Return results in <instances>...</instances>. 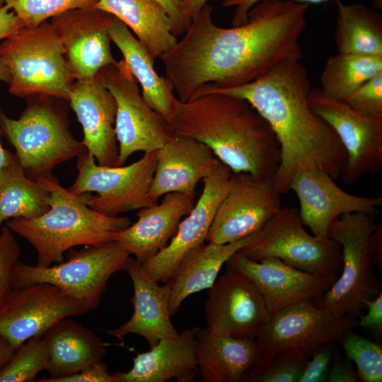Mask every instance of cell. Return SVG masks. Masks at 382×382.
<instances>
[{
	"label": "cell",
	"mask_w": 382,
	"mask_h": 382,
	"mask_svg": "<svg viewBox=\"0 0 382 382\" xmlns=\"http://www.w3.org/2000/svg\"><path fill=\"white\" fill-rule=\"evenodd\" d=\"M308 6L294 0H261L245 23L222 28L205 4L183 37L160 57L178 99L187 101L201 88L245 85L284 59L301 60L299 39Z\"/></svg>",
	"instance_id": "6da1fadb"
},
{
	"label": "cell",
	"mask_w": 382,
	"mask_h": 382,
	"mask_svg": "<svg viewBox=\"0 0 382 382\" xmlns=\"http://www.w3.org/2000/svg\"><path fill=\"white\" fill-rule=\"evenodd\" d=\"M311 89L306 67L300 60L287 59L249 83L201 88L192 98L208 92L238 96L268 122L280 146L281 161L272 180L282 195L289 191L300 170L316 168L337 178L346 163L347 153L337 134L308 103Z\"/></svg>",
	"instance_id": "7a4b0ae2"
},
{
	"label": "cell",
	"mask_w": 382,
	"mask_h": 382,
	"mask_svg": "<svg viewBox=\"0 0 382 382\" xmlns=\"http://www.w3.org/2000/svg\"><path fill=\"white\" fill-rule=\"evenodd\" d=\"M175 136L203 142L233 173L273 178L281 161L279 141L268 122L245 99L208 92L178 102L168 123Z\"/></svg>",
	"instance_id": "3957f363"
},
{
	"label": "cell",
	"mask_w": 382,
	"mask_h": 382,
	"mask_svg": "<svg viewBox=\"0 0 382 382\" xmlns=\"http://www.w3.org/2000/svg\"><path fill=\"white\" fill-rule=\"evenodd\" d=\"M38 180L49 191V209L35 218H13L6 223L13 233L34 247L38 266L63 261L64 253L76 246L110 241L113 233L132 224L127 216H108L93 209L87 204L88 192L73 193L53 175Z\"/></svg>",
	"instance_id": "277c9868"
},
{
	"label": "cell",
	"mask_w": 382,
	"mask_h": 382,
	"mask_svg": "<svg viewBox=\"0 0 382 382\" xmlns=\"http://www.w3.org/2000/svg\"><path fill=\"white\" fill-rule=\"evenodd\" d=\"M0 59L10 76L11 94L44 95L68 100L75 79L50 22L36 27L23 26L4 39Z\"/></svg>",
	"instance_id": "5b68a950"
},
{
	"label": "cell",
	"mask_w": 382,
	"mask_h": 382,
	"mask_svg": "<svg viewBox=\"0 0 382 382\" xmlns=\"http://www.w3.org/2000/svg\"><path fill=\"white\" fill-rule=\"evenodd\" d=\"M0 126L24 173L34 180L52 175L56 166L86 151L71 134L66 114L48 100L30 102L18 119L0 111Z\"/></svg>",
	"instance_id": "8992f818"
},
{
	"label": "cell",
	"mask_w": 382,
	"mask_h": 382,
	"mask_svg": "<svg viewBox=\"0 0 382 382\" xmlns=\"http://www.w3.org/2000/svg\"><path fill=\"white\" fill-rule=\"evenodd\" d=\"M375 216L362 212L346 214L330 226L327 236L340 243L341 274L318 301V305L337 316L359 318L365 301L381 292L374 275L370 240L377 227Z\"/></svg>",
	"instance_id": "52a82bcc"
},
{
	"label": "cell",
	"mask_w": 382,
	"mask_h": 382,
	"mask_svg": "<svg viewBox=\"0 0 382 382\" xmlns=\"http://www.w3.org/2000/svg\"><path fill=\"white\" fill-rule=\"evenodd\" d=\"M127 250L118 242L86 245L69 250L65 261L48 267L18 261L13 267V287L33 283L53 284L81 303L87 311L96 309L110 277L124 270Z\"/></svg>",
	"instance_id": "ba28073f"
},
{
	"label": "cell",
	"mask_w": 382,
	"mask_h": 382,
	"mask_svg": "<svg viewBox=\"0 0 382 382\" xmlns=\"http://www.w3.org/2000/svg\"><path fill=\"white\" fill-rule=\"evenodd\" d=\"M237 253L256 261L276 257L315 274L338 275L342 266L340 243L308 233L296 207H282Z\"/></svg>",
	"instance_id": "9c48e42d"
},
{
	"label": "cell",
	"mask_w": 382,
	"mask_h": 382,
	"mask_svg": "<svg viewBox=\"0 0 382 382\" xmlns=\"http://www.w3.org/2000/svg\"><path fill=\"white\" fill-rule=\"evenodd\" d=\"M77 158L78 175L68 189L77 195L88 192L87 204L97 212L117 216L157 203L149 195L157 151L125 166H100L87 151Z\"/></svg>",
	"instance_id": "30bf717a"
},
{
	"label": "cell",
	"mask_w": 382,
	"mask_h": 382,
	"mask_svg": "<svg viewBox=\"0 0 382 382\" xmlns=\"http://www.w3.org/2000/svg\"><path fill=\"white\" fill-rule=\"evenodd\" d=\"M98 74L116 103L118 166L137 151L149 154L159 150L173 137L168 124L143 98L138 82L123 59L102 68Z\"/></svg>",
	"instance_id": "8fae6325"
},
{
	"label": "cell",
	"mask_w": 382,
	"mask_h": 382,
	"mask_svg": "<svg viewBox=\"0 0 382 382\" xmlns=\"http://www.w3.org/2000/svg\"><path fill=\"white\" fill-rule=\"evenodd\" d=\"M357 327V318L337 316L313 301L291 304L272 315L255 337L258 353L256 364L290 348L310 357L319 347L330 342H340Z\"/></svg>",
	"instance_id": "7c38bea8"
},
{
	"label": "cell",
	"mask_w": 382,
	"mask_h": 382,
	"mask_svg": "<svg viewBox=\"0 0 382 382\" xmlns=\"http://www.w3.org/2000/svg\"><path fill=\"white\" fill-rule=\"evenodd\" d=\"M308 100L334 129L346 151L342 181L350 185L362 177L378 173L382 166V115L358 112L345 102L325 96L319 88L311 89Z\"/></svg>",
	"instance_id": "4fadbf2b"
},
{
	"label": "cell",
	"mask_w": 382,
	"mask_h": 382,
	"mask_svg": "<svg viewBox=\"0 0 382 382\" xmlns=\"http://www.w3.org/2000/svg\"><path fill=\"white\" fill-rule=\"evenodd\" d=\"M280 195L272 178L232 173L207 242L226 244L257 233L282 207Z\"/></svg>",
	"instance_id": "5bb4252c"
},
{
	"label": "cell",
	"mask_w": 382,
	"mask_h": 382,
	"mask_svg": "<svg viewBox=\"0 0 382 382\" xmlns=\"http://www.w3.org/2000/svg\"><path fill=\"white\" fill-rule=\"evenodd\" d=\"M87 312L81 303L53 284L14 287L0 303V335L16 350L58 320Z\"/></svg>",
	"instance_id": "9a60e30c"
},
{
	"label": "cell",
	"mask_w": 382,
	"mask_h": 382,
	"mask_svg": "<svg viewBox=\"0 0 382 382\" xmlns=\"http://www.w3.org/2000/svg\"><path fill=\"white\" fill-rule=\"evenodd\" d=\"M232 173L220 161L214 171L203 180L200 197L191 212L181 220L168 244L140 263L142 272L148 278L156 282H168L183 258L207 241L208 232L227 191Z\"/></svg>",
	"instance_id": "2e32d148"
},
{
	"label": "cell",
	"mask_w": 382,
	"mask_h": 382,
	"mask_svg": "<svg viewBox=\"0 0 382 382\" xmlns=\"http://www.w3.org/2000/svg\"><path fill=\"white\" fill-rule=\"evenodd\" d=\"M209 289L204 311L213 332L255 339L271 317L255 285L228 267Z\"/></svg>",
	"instance_id": "e0dca14e"
},
{
	"label": "cell",
	"mask_w": 382,
	"mask_h": 382,
	"mask_svg": "<svg viewBox=\"0 0 382 382\" xmlns=\"http://www.w3.org/2000/svg\"><path fill=\"white\" fill-rule=\"evenodd\" d=\"M114 16L93 6L75 8L51 18L76 80H88L116 60L108 28Z\"/></svg>",
	"instance_id": "ac0fdd59"
},
{
	"label": "cell",
	"mask_w": 382,
	"mask_h": 382,
	"mask_svg": "<svg viewBox=\"0 0 382 382\" xmlns=\"http://www.w3.org/2000/svg\"><path fill=\"white\" fill-rule=\"evenodd\" d=\"M226 265L255 285L270 316L300 301H319L337 278L304 272L276 257L256 261L237 253Z\"/></svg>",
	"instance_id": "d6986e66"
},
{
	"label": "cell",
	"mask_w": 382,
	"mask_h": 382,
	"mask_svg": "<svg viewBox=\"0 0 382 382\" xmlns=\"http://www.w3.org/2000/svg\"><path fill=\"white\" fill-rule=\"evenodd\" d=\"M326 172L316 168L299 170L289 183L299 199V215L303 226L317 237L328 236L331 224L341 216L362 212L376 215L382 198L348 193Z\"/></svg>",
	"instance_id": "ffe728a7"
},
{
	"label": "cell",
	"mask_w": 382,
	"mask_h": 382,
	"mask_svg": "<svg viewBox=\"0 0 382 382\" xmlns=\"http://www.w3.org/2000/svg\"><path fill=\"white\" fill-rule=\"evenodd\" d=\"M68 101L82 127L81 142L86 151L100 166H118L116 103L99 75L88 80H76L71 86Z\"/></svg>",
	"instance_id": "44dd1931"
},
{
	"label": "cell",
	"mask_w": 382,
	"mask_h": 382,
	"mask_svg": "<svg viewBox=\"0 0 382 382\" xmlns=\"http://www.w3.org/2000/svg\"><path fill=\"white\" fill-rule=\"evenodd\" d=\"M220 161L203 142L175 136L157 151L156 167L149 195L156 202L169 192L195 195L200 181L209 176Z\"/></svg>",
	"instance_id": "7402d4cb"
},
{
	"label": "cell",
	"mask_w": 382,
	"mask_h": 382,
	"mask_svg": "<svg viewBox=\"0 0 382 382\" xmlns=\"http://www.w3.org/2000/svg\"><path fill=\"white\" fill-rule=\"evenodd\" d=\"M195 204V195L167 193L160 203L139 209L137 221L113 233L112 240L120 243L141 263L168 244L182 219Z\"/></svg>",
	"instance_id": "603a6c76"
},
{
	"label": "cell",
	"mask_w": 382,
	"mask_h": 382,
	"mask_svg": "<svg viewBox=\"0 0 382 382\" xmlns=\"http://www.w3.org/2000/svg\"><path fill=\"white\" fill-rule=\"evenodd\" d=\"M124 270L129 274L134 286L131 299L134 311L129 320L108 330V334L120 340L129 334L140 335L146 339L150 348L161 339L175 336L178 332L170 320L169 311V282L161 286L148 278L140 263L131 255Z\"/></svg>",
	"instance_id": "cb8c5ba5"
},
{
	"label": "cell",
	"mask_w": 382,
	"mask_h": 382,
	"mask_svg": "<svg viewBox=\"0 0 382 382\" xmlns=\"http://www.w3.org/2000/svg\"><path fill=\"white\" fill-rule=\"evenodd\" d=\"M196 341L192 329L161 339L150 350L138 353L127 372L112 374L118 382H194L198 374Z\"/></svg>",
	"instance_id": "d4e9b609"
},
{
	"label": "cell",
	"mask_w": 382,
	"mask_h": 382,
	"mask_svg": "<svg viewBox=\"0 0 382 382\" xmlns=\"http://www.w3.org/2000/svg\"><path fill=\"white\" fill-rule=\"evenodd\" d=\"M47 352L45 371L49 378L38 382L55 380L74 375L101 361L107 344L91 330L68 318L55 323L44 334Z\"/></svg>",
	"instance_id": "484cf974"
},
{
	"label": "cell",
	"mask_w": 382,
	"mask_h": 382,
	"mask_svg": "<svg viewBox=\"0 0 382 382\" xmlns=\"http://www.w3.org/2000/svg\"><path fill=\"white\" fill-rule=\"evenodd\" d=\"M192 330L201 381L239 382L256 364L258 353L255 339L217 334L207 327Z\"/></svg>",
	"instance_id": "4316f807"
},
{
	"label": "cell",
	"mask_w": 382,
	"mask_h": 382,
	"mask_svg": "<svg viewBox=\"0 0 382 382\" xmlns=\"http://www.w3.org/2000/svg\"><path fill=\"white\" fill-rule=\"evenodd\" d=\"M108 33L140 84L144 100L168 124L170 122L177 112L179 100L170 81L156 71L155 59L129 28L115 16L108 25Z\"/></svg>",
	"instance_id": "83f0119b"
},
{
	"label": "cell",
	"mask_w": 382,
	"mask_h": 382,
	"mask_svg": "<svg viewBox=\"0 0 382 382\" xmlns=\"http://www.w3.org/2000/svg\"><path fill=\"white\" fill-rule=\"evenodd\" d=\"M255 234L226 244L207 242L187 253L168 281L170 287V315L178 312L182 303L189 296L210 289L217 279L222 266L248 243Z\"/></svg>",
	"instance_id": "f1b7e54d"
},
{
	"label": "cell",
	"mask_w": 382,
	"mask_h": 382,
	"mask_svg": "<svg viewBox=\"0 0 382 382\" xmlns=\"http://www.w3.org/2000/svg\"><path fill=\"white\" fill-rule=\"evenodd\" d=\"M94 6L123 22L154 59L178 42L168 15L155 0H98Z\"/></svg>",
	"instance_id": "f546056e"
},
{
	"label": "cell",
	"mask_w": 382,
	"mask_h": 382,
	"mask_svg": "<svg viewBox=\"0 0 382 382\" xmlns=\"http://www.w3.org/2000/svg\"><path fill=\"white\" fill-rule=\"evenodd\" d=\"M337 5L335 42L339 54L382 57V16L361 3Z\"/></svg>",
	"instance_id": "4dcf8cb0"
},
{
	"label": "cell",
	"mask_w": 382,
	"mask_h": 382,
	"mask_svg": "<svg viewBox=\"0 0 382 382\" xmlns=\"http://www.w3.org/2000/svg\"><path fill=\"white\" fill-rule=\"evenodd\" d=\"M49 196L41 181L25 175L16 155L0 173V231L6 220L33 219L45 213L50 208Z\"/></svg>",
	"instance_id": "1f68e13d"
},
{
	"label": "cell",
	"mask_w": 382,
	"mask_h": 382,
	"mask_svg": "<svg viewBox=\"0 0 382 382\" xmlns=\"http://www.w3.org/2000/svg\"><path fill=\"white\" fill-rule=\"evenodd\" d=\"M382 72V57L339 54L326 60L319 88L326 97L345 102L364 82Z\"/></svg>",
	"instance_id": "d6a6232c"
},
{
	"label": "cell",
	"mask_w": 382,
	"mask_h": 382,
	"mask_svg": "<svg viewBox=\"0 0 382 382\" xmlns=\"http://www.w3.org/2000/svg\"><path fill=\"white\" fill-rule=\"evenodd\" d=\"M47 363L43 335L33 336L23 343L8 361L0 368V382H32Z\"/></svg>",
	"instance_id": "836d02e7"
},
{
	"label": "cell",
	"mask_w": 382,
	"mask_h": 382,
	"mask_svg": "<svg viewBox=\"0 0 382 382\" xmlns=\"http://www.w3.org/2000/svg\"><path fill=\"white\" fill-rule=\"evenodd\" d=\"M309 357L294 349L277 352L266 361L255 364L242 382H298Z\"/></svg>",
	"instance_id": "e575fe53"
},
{
	"label": "cell",
	"mask_w": 382,
	"mask_h": 382,
	"mask_svg": "<svg viewBox=\"0 0 382 382\" xmlns=\"http://www.w3.org/2000/svg\"><path fill=\"white\" fill-rule=\"evenodd\" d=\"M345 353L357 365L363 382L382 381V347L357 333L349 331L340 340Z\"/></svg>",
	"instance_id": "d590c367"
},
{
	"label": "cell",
	"mask_w": 382,
	"mask_h": 382,
	"mask_svg": "<svg viewBox=\"0 0 382 382\" xmlns=\"http://www.w3.org/2000/svg\"><path fill=\"white\" fill-rule=\"evenodd\" d=\"M98 0H4L24 26L36 27L47 19L79 8L93 6Z\"/></svg>",
	"instance_id": "8d00e7d4"
},
{
	"label": "cell",
	"mask_w": 382,
	"mask_h": 382,
	"mask_svg": "<svg viewBox=\"0 0 382 382\" xmlns=\"http://www.w3.org/2000/svg\"><path fill=\"white\" fill-rule=\"evenodd\" d=\"M21 248L13 232L4 226L0 231V303L14 288L13 270L19 261Z\"/></svg>",
	"instance_id": "74e56055"
},
{
	"label": "cell",
	"mask_w": 382,
	"mask_h": 382,
	"mask_svg": "<svg viewBox=\"0 0 382 382\" xmlns=\"http://www.w3.org/2000/svg\"><path fill=\"white\" fill-rule=\"evenodd\" d=\"M345 103L352 109L366 115H382V72L361 85Z\"/></svg>",
	"instance_id": "f35d334b"
},
{
	"label": "cell",
	"mask_w": 382,
	"mask_h": 382,
	"mask_svg": "<svg viewBox=\"0 0 382 382\" xmlns=\"http://www.w3.org/2000/svg\"><path fill=\"white\" fill-rule=\"evenodd\" d=\"M331 356V351L324 345L317 349L311 356V360L306 364L298 382L326 381Z\"/></svg>",
	"instance_id": "ab89813d"
},
{
	"label": "cell",
	"mask_w": 382,
	"mask_h": 382,
	"mask_svg": "<svg viewBox=\"0 0 382 382\" xmlns=\"http://www.w3.org/2000/svg\"><path fill=\"white\" fill-rule=\"evenodd\" d=\"M54 382H118L107 366L99 361L82 371L66 377L58 378Z\"/></svg>",
	"instance_id": "60d3db41"
},
{
	"label": "cell",
	"mask_w": 382,
	"mask_h": 382,
	"mask_svg": "<svg viewBox=\"0 0 382 382\" xmlns=\"http://www.w3.org/2000/svg\"><path fill=\"white\" fill-rule=\"evenodd\" d=\"M368 308L365 315L358 318V327L371 330L377 336L382 335V293L371 300L365 301Z\"/></svg>",
	"instance_id": "b9f144b4"
},
{
	"label": "cell",
	"mask_w": 382,
	"mask_h": 382,
	"mask_svg": "<svg viewBox=\"0 0 382 382\" xmlns=\"http://www.w3.org/2000/svg\"><path fill=\"white\" fill-rule=\"evenodd\" d=\"M159 3L168 15L173 27V33L177 37L183 35L192 20L183 11L185 0H155Z\"/></svg>",
	"instance_id": "7bdbcfd3"
},
{
	"label": "cell",
	"mask_w": 382,
	"mask_h": 382,
	"mask_svg": "<svg viewBox=\"0 0 382 382\" xmlns=\"http://www.w3.org/2000/svg\"><path fill=\"white\" fill-rule=\"evenodd\" d=\"M261 0H223L224 7H235L234 14L232 18V26H237L245 23L248 21V13L250 8ZM296 1L310 4H323L330 0H294ZM335 1L336 0H334Z\"/></svg>",
	"instance_id": "ee69618b"
},
{
	"label": "cell",
	"mask_w": 382,
	"mask_h": 382,
	"mask_svg": "<svg viewBox=\"0 0 382 382\" xmlns=\"http://www.w3.org/2000/svg\"><path fill=\"white\" fill-rule=\"evenodd\" d=\"M23 26L22 21L6 4L0 6V40Z\"/></svg>",
	"instance_id": "f6af8a7d"
},
{
	"label": "cell",
	"mask_w": 382,
	"mask_h": 382,
	"mask_svg": "<svg viewBox=\"0 0 382 382\" xmlns=\"http://www.w3.org/2000/svg\"><path fill=\"white\" fill-rule=\"evenodd\" d=\"M359 378L349 363L340 359L335 361L328 371L327 381L329 382H357Z\"/></svg>",
	"instance_id": "bcb514c9"
},
{
	"label": "cell",
	"mask_w": 382,
	"mask_h": 382,
	"mask_svg": "<svg viewBox=\"0 0 382 382\" xmlns=\"http://www.w3.org/2000/svg\"><path fill=\"white\" fill-rule=\"evenodd\" d=\"M370 249L374 263L381 272L382 270V226L378 225L371 234Z\"/></svg>",
	"instance_id": "7dc6e473"
},
{
	"label": "cell",
	"mask_w": 382,
	"mask_h": 382,
	"mask_svg": "<svg viewBox=\"0 0 382 382\" xmlns=\"http://www.w3.org/2000/svg\"><path fill=\"white\" fill-rule=\"evenodd\" d=\"M209 0H185L183 11L190 19L195 18Z\"/></svg>",
	"instance_id": "c3c4849f"
},
{
	"label": "cell",
	"mask_w": 382,
	"mask_h": 382,
	"mask_svg": "<svg viewBox=\"0 0 382 382\" xmlns=\"http://www.w3.org/2000/svg\"><path fill=\"white\" fill-rule=\"evenodd\" d=\"M15 351L14 347L0 335V368L8 361Z\"/></svg>",
	"instance_id": "681fc988"
},
{
	"label": "cell",
	"mask_w": 382,
	"mask_h": 382,
	"mask_svg": "<svg viewBox=\"0 0 382 382\" xmlns=\"http://www.w3.org/2000/svg\"><path fill=\"white\" fill-rule=\"evenodd\" d=\"M16 154L4 149L0 141V173L14 158Z\"/></svg>",
	"instance_id": "f907efd6"
},
{
	"label": "cell",
	"mask_w": 382,
	"mask_h": 382,
	"mask_svg": "<svg viewBox=\"0 0 382 382\" xmlns=\"http://www.w3.org/2000/svg\"><path fill=\"white\" fill-rule=\"evenodd\" d=\"M0 81H3L9 83L10 82V76L6 67L4 66L3 62L0 59Z\"/></svg>",
	"instance_id": "816d5d0a"
},
{
	"label": "cell",
	"mask_w": 382,
	"mask_h": 382,
	"mask_svg": "<svg viewBox=\"0 0 382 382\" xmlns=\"http://www.w3.org/2000/svg\"><path fill=\"white\" fill-rule=\"evenodd\" d=\"M374 4L376 9L382 8V0H374Z\"/></svg>",
	"instance_id": "f5cc1de1"
},
{
	"label": "cell",
	"mask_w": 382,
	"mask_h": 382,
	"mask_svg": "<svg viewBox=\"0 0 382 382\" xmlns=\"http://www.w3.org/2000/svg\"><path fill=\"white\" fill-rule=\"evenodd\" d=\"M4 4V0H0V6Z\"/></svg>",
	"instance_id": "db71d44e"
}]
</instances>
